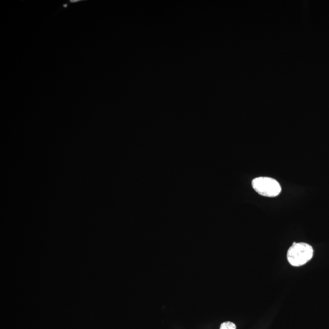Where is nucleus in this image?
Returning <instances> with one entry per match:
<instances>
[{"label": "nucleus", "mask_w": 329, "mask_h": 329, "mask_svg": "<svg viewBox=\"0 0 329 329\" xmlns=\"http://www.w3.org/2000/svg\"><path fill=\"white\" fill-rule=\"evenodd\" d=\"M313 249L311 246L305 243H293L287 253L289 263L293 266L305 265L312 258Z\"/></svg>", "instance_id": "nucleus-1"}, {"label": "nucleus", "mask_w": 329, "mask_h": 329, "mask_svg": "<svg viewBox=\"0 0 329 329\" xmlns=\"http://www.w3.org/2000/svg\"><path fill=\"white\" fill-rule=\"evenodd\" d=\"M252 186L257 193L266 197H276L281 191L280 184L275 179L268 177H259L252 181Z\"/></svg>", "instance_id": "nucleus-2"}, {"label": "nucleus", "mask_w": 329, "mask_h": 329, "mask_svg": "<svg viewBox=\"0 0 329 329\" xmlns=\"http://www.w3.org/2000/svg\"><path fill=\"white\" fill-rule=\"evenodd\" d=\"M219 329H236V326L231 321H226L221 324Z\"/></svg>", "instance_id": "nucleus-3"}, {"label": "nucleus", "mask_w": 329, "mask_h": 329, "mask_svg": "<svg viewBox=\"0 0 329 329\" xmlns=\"http://www.w3.org/2000/svg\"><path fill=\"white\" fill-rule=\"evenodd\" d=\"M80 1H81L80 0H74V1H73V0H71V1H70V2H71V3H76V2H80Z\"/></svg>", "instance_id": "nucleus-4"}]
</instances>
